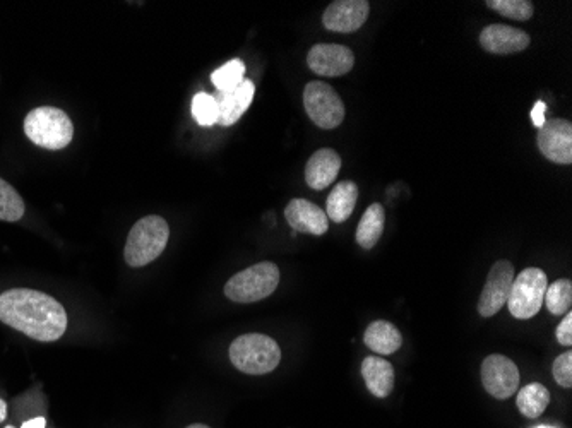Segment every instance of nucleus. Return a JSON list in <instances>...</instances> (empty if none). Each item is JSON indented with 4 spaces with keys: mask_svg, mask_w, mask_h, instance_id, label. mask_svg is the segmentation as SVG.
<instances>
[{
    "mask_svg": "<svg viewBox=\"0 0 572 428\" xmlns=\"http://www.w3.org/2000/svg\"><path fill=\"white\" fill-rule=\"evenodd\" d=\"M0 321L42 343L57 341L67 329L66 309L47 293L28 288L0 295Z\"/></svg>",
    "mask_w": 572,
    "mask_h": 428,
    "instance_id": "1",
    "label": "nucleus"
},
{
    "mask_svg": "<svg viewBox=\"0 0 572 428\" xmlns=\"http://www.w3.org/2000/svg\"><path fill=\"white\" fill-rule=\"evenodd\" d=\"M170 237L167 221L161 216H146L132 226L127 237L124 257L131 268H143L161 256Z\"/></svg>",
    "mask_w": 572,
    "mask_h": 428,
    "instance_id": "2",
    "label": "nucleus"
},
{
    "mask_svg": "<svg viewBox=\"0 0 572 428\" xmlns=\"http://www.w3.org/2000/svg\"><path fill=\"white\" fill-rule=\"evenodd\" d=\"M230 360L244 374L264 375L280 365L281 350L266 334H244L230 346Z\"/></svg>",
    "mask_w": 572,
    "mask_h": 428,
    "instance_id": "3",
    "label": "nucleus"
},
{
    "mask_svg": "<svg viewBox=\"0 0 572 428\" xmlns=\"http://www.w3.org/2000/svg\"><path fill=\"white\" fill-rule=\"evenodd\" d=\"M24 134L36 146L57 151V149L69 146L74 136V127L64 110L55 107H40L31 110L26 115Z\"/></svg>",
    "mask_w": 572,
    "mask_h": 428,
    "instance_id": "4",
    "label": "nucleus"
},
{
    "mask_svg": "<svg viewBox=\"0 0 572 428\" xmlns=\"http://www.w3.org/2000/svg\"><path fill=\"white\" fill-rule=\"evenodd\" d=\"M280 269L273 262H259L235 274L225 285V295L237 304H254L275 293Z\"/></svg>",
    "mask_w": 572,
    "mask_h": 428,
    "instance_id": "5",
    "label": "nucleus"
},
{
    "mask_svg": "<svg viewBox=\"0 0 572 428\" xmlns=\"http://www.w3.org/2000/svg\"><path fill=\"white\" fill-rule=\"evenodd\" d=\"M549 280L542 269L528 268L514 278L511 292L507 298V307L519 321H526L537 316L542 309L543 298L547 292Z\"/></svg>",
    "mask_w": 572,
    "mask_h": 428,
    "instance_id": "6",
    "label": "nucleus"
},
{
    "mask_svg": "<svg viewBox=\"0 0 572 428\" xmlns=\"http://www.w3.org/2000/svg\"><path fill=\"white\" fill-rule=\"evenodd\" d=\"M304 107L310 120L321 129H336L345 120V105L340 95L321 81L305 86Z\"/></svg>",
    "mask_w": 572,
    "mask_h": 428,
    "instance_id": "7",
    "label": "nucleus"
},
{
    "mask_svg": "<svg viewBox=\"0 0 572 428\" xmlns=\"http://www.w3.org/2000/svg\"><path fill=\"white\" fill-rule=\"evenodd\" d=\"M518 367L504 355H490L483 360L482 382L490 396L495 399H509L519 389Z\"/></svg>",
    "mask_w": 572,
    "mask_h": 428,
    "instance_id": "8",
    "label": "nucleus"
},
{
    "mask_svg": "<svg viewBox=\"0 0 572 428\" xmlns=\"http://www.w3.org/2000/svg\"><path fill=\"white\" fill-rule=\"evenodd\" d=\"M514 281V266L509 261L495 262L483 286L478 300V312L482 317H492L507 304Z\"/></svg>",
    "mask_w": 572,
    "mask_h": 428,
    "instance_id": "9",
    "label": "nucleus"
},
{
    "mask_svg": "<svg viewBox=\"0 0 572 428\" xmlns=\"http://www.w3.org/2000/svg\"><path fill=\"white\" fill-rule=\"evenodd\" d=\"M537 141L547 160L559 165L572 163V124L569 120H545L538 131Z\"/></svg>",
    "mask_w": 572,
    "mask_h": 428,
    "instance_id": "10",
    "label": "nucleus"
},
{
    "mask_svg": "<svg viewBox=\"0 0 572 428\" xmlns=\"http://www.w3.org/2000/svg\"><path fill=\"white\" fill-rule=\"evenodd\" d=\"M307 64L310 71L316 72L324 78H338L348 74L355 66V55L352 50L343 45L333 43H321L310 48L307 55Z\"/></svg>",
    "mask_w": 572,
    "mask_h": 428,
    "instance_id": "11",
    "label": "nucleus"
},
{
    "mask_svg": "<svg viewBox=\"0 0 572 428\" xmlns=\"http://www.w3.org/2000/svg\"><path fill=\"white\" fill-rule=\"evenodd\" d=\"M369 12L367 0H338L326 9L322 23L334 33H353L364 26Z\"/></svg>",
    "mask_w": 572,
    "mask_h": 428,
    "instance_id": "12",
    "label": "nucleus"
},
{
    "mask_svg": "<svg viewBox=\"0 0 572 428\" xmlns=\"http://www.w3.org/2000/svg\"><path fill=\"white\" fill-rule=\"evenodd\" d=\"M480 45L490 54H516L528 48L530 35L507 24H490L480 33Z\"/></svg>",
    "mask_w": 572,
    "mask_h": 428,
    "instance_id": "13",
    "label": "nucleus"
},
{
    "mask_svg": "<svg viewBox=\"0 0 572 428\" xmlns=\"http://www.w3.org/2000/svg\"><path fill=\"white\" fill-rule=\"evenodd\" d=\"M254 93H256V86L251 79H244L237 88H232V90L216 91V95L213 96L220 110L218 124L223 127L237 124L240 117L247 112V108L251 107Z\"/></svg>",
    "mask_w": 572,
    "mask_h": 428,
    "instance_id": "14",
    "label": "nucleus"
},
{
    "mask_svg": "<svg viewBox=\"0 0 572 428\" xmlns=\"http://www.w3.org/2000/svg\"><path fill=\"white\" fill-rule=\"evenodd\" d=\"M285 218L295 232L310 233L316 237L328 232L329 220L326 211H322L307 199L290 201L285 209Z\"/></svg>",
    "mask_w": 572,
    "mask_h": 428,
    "instance_id": "15",
    "label": "nucleus"
},
{
    "mask_svg": "<svg viewBox=\"0 0 572 428\" xmlns=\"http://www.w3.org/2000/svg\"><path fill=\"white\" fill-rule=\"evenodd\" d=\"M341 170V156L331 148L319 149L305 167V182L310 189L322 191L333 184Z\"/></svg>",
    "mask_w": 572,
    "mask_h": 428,
    "instance_id": "16",
    "label": "nucleus"
},
{
    "mask_svg": "<svg viewBox=\"0 0 572 428\" xmlns=\"http://www.w3.org/2000/svg\"><path fill=\"white\" fill-rule=\"evenodd\" d=\"M362 377L376 398H388L394 387V369L384 358L369 357L362 363Z\"/></svg>",
    "mask_w": 572,
    "mask_h": 428,
    "instance_id": "17",
    "label": "nucleus"
},
{
    "mask_svg": "<svg viewBox=\"0 0 572 428\" xmlns=\"http://www.w3.org/2000/svg\"><path fill=\"white\" fill-rule=\"evenodd\" d=\"M358 187L350 180L340 182L334 187L326 203V216L334 223H345L357 206Z\"/></svg>",
    "mask_w": 572,
    "mask_h": 428,
    "instance_id": "18",
    "label": "nucleus"
},
{
    "mask_svg": "<svg viewBox=\"0 0 572 428\" xmlns=\"http://www.w3.org/2000/svg\"><path fill=\"white\" fill-rule=\"evenodd\" d=\"M365 345L379 355H393L400 350L403 338L398 327L388 321L372 322L364 334Z\"/></svg>",
    "mask_w": 572,
    "mask_h": 428,
    "instance_id": "19",
    "label": "nucleus"
},
{
    "mask_svg": "<svg viewBox=\"0 0 572 428\" xmlns=\"http://www.w3.org/2000/svg\"><path fill=\"white\" fill-rule=\"evenodd\" d=\"M384 223H386L384 206L379 203L372 204L358 223L357 235H355L357 244L364 249H374L384 232Z\"/></svg>",
    "mask_w": 572,
    "mask_h": 428,
    "instance_id": "20",
    "label": "nucleus"
},
{
    "mask_svg": "<svg viewBox=\"0 0 572 428\" xmlns=\"http://www.w3.org/2000/svg\"><path fill=\"white\" fill-rule=\"evenodd\" d=\"M518 410L521 415L526 418H538L543 411L547 410L550 403V393L547 387L533 382L528 386L519 389L518 393Z\"/></svg>",
    "mask_w": 572,
    "mask_h": 428,
    "instance_id": "21",
    "label": "nucleus"
},
{
    "mask_svg": "<svg viewBox=\"0 0 572 428\" xmlns=\"http://www.w3.org/2000/svg\"><path fill=\"white\" fill-rule=\"evenodd\" d=\"M543 302L547 305L550 314L562 316L571 312L572 305V283L571 280H557L552 285L547 286Z\"/></svg>",
    "mask_w": 572,
    "mask_h": 428,
    "instance_id": "22",
    "label": "nucleus"
},
{
    "mask_svg": "<svg viewBox=\"0 0 572 428\" xmlns=\"http://www.w3.org/2000/svg\"><path fill=\"white\" fill-rule=\"evenodd\" d=\"M23 216V197L19 196L18 191L11 184H7L6 180L0 179V220L14 223Z\"/></svg>",
    "mask_w": 572,
    "mask_h": 428,
    "instance_id": "23",
    "label": "nucleus"
},
{
    "mask_svg": "<svg viewBox=\"0 0 572 428\" xmlns=\"http://www.w3.org/2000/svg\"><path fill=\"white\" fill-rule=\"evenodd\" d=\"M245 66L239 59L230 60L225 66L216 69L211 74V81L215 84L216 91H227L237 88L244 81Z\"/></svg>",
    "mask_w": 572,
    "mask_h": 428,
    "instance_id": "24",
    "label": "nucleus"
},
{
    "mask_svg": "<svg viewBox=\"0 0 572 428\" xmlns=\"http://www.w3.org/2000/svg\"><path fill=\"white\" fill-rule=\"evenodd\" d=\"M192 117L196 119L197 124L203 127H211V125L218 124V103H216L215 96L209 95L206 91L197 93L192 98Z\"/></svg>",
    "mask_w": 572,
    "mask_h": 428,
    "instance_id": "25",
    "label": "nucleus"
},
{
    "mask_svg": "<svg viewBox=\"0 0 572 428\" xmlns=\"http://www.w3.org/2000/svg\"><path fill=\"white\" fill-rule=\"evenodd\" d=\"M487 6L502 16L516 21H528L533 16V4L528 0H489Z\"/></svg>",
    "mask_w": 572,
    "mask_h": 428,
    "instance_id": "26",
    "label": "nucleus"
},
{
    "mask_svg": "<svg viewBox=\"0 0 572 428\" xmlns=\"http://www.w3.org/2000/svg\"><path fill=\"white\" fill-rule=\"evenodd\" d=\"M554 379L559 386L571 389L572 387V353L566 351L554 362Z\"/></svg>",
    "mask_w": 572,
    "mask_h": 428,
    "instance_id": "27",
    "label": "nucleus"
},
{
    "mask_svg": "<svg viewBox=\"0 0 572 428\" xmlns=\"http://www.w3.org/2000/svg\"><path fill=\"white\" fill-rule=\"evenodd\" d=\"M557 341L561 343L562 346L572 345V314L567 312L564 321L557 327Z\"/></svg>",
    "mask_w": 572,
    "mask_h": 428,
    "instance_id": "28",
    "label": "nucleus"
},
{
    "mask_svg": "<svg viewBox=\"0 0 572 428\" xmlns=\"http://www.w3.org/2000/svg\"><path fill=\"white\" fill-rule=\"evenodd\" d=\"M545 113H547V103H535V107L531 110V122H533V125L538 127V129H540V127L545 124V120H547L545 119Z\"/></svg>",
    "mask_w": 572,
    "mask_h": 428,
    "instance_id": "29",
    "label": "nucleus"
},
{
    "mask_svg": "<svg viewBox=\"0 0 572 428\" xmlns=\"http://www.w3.org/2000/svg\"><path fill=\"white\" fill-rule=\"evenodd\" d=\"M21 428H45V418H35V420H30V422L24 423Z\"/></svg>",
    "mask_w": 572,
    "mask_h": 428,
    "instance_id": "30",
    "label": "nucleus"
},
{
    "mask_svg": "<svg viewBox=\"0 0 572 428\" xmlns=\"http://www.w3.org/2000/svg\"><path fill=\"white\" fill-rule=\"evenodd\" d=\"M7 417V405L0 399V423L4 422Z\"/></svg>",
    "mask_w": 572,
    "mask_h": 428,
    "instance_id": "31",
    "label": "nucleus"
},
{
    "mask_svg": "<svg viewBox=\"0 0 572 428\" xmlns=\"http://www.w3.org/2000/svg\"><path fill=\"white\" fill-rule=\"evenodd\" d=\"M187 428H209V427H206V425H201V423H196V425H191V427Z\"/></svg>",
    "mask_w": 572,
    "mask_h": 428,
    "instance_id": "32",
    "label": "nucleus"
},
{
    "mask_svg": "<svg viewBox=\"0 0 572 428\" xmlns=\"http://www.w3.org/2000/svg\"><path fill=\"white\" fill-rule=\"evenodd\" d=\"M535 428H555V427H549V425H538V427Z\"/></svg>",
    "mask_w": 572,
    "mask_h": 428,
    "instance_id": "33",
    "label": "nucleus"
},
{
    "mask_svg": "<svg viewBox=\"0 0 572 428\" xmlns=\"http://www.w3.org/2000/svg\"><path fill=\"white\" fill-rule=\"evenodd\" d=\"M6 428H14V427H6Z\"/></svg>",
    "mask_w": 572,
    "mask_h": 428,
    "instance_id": "34",
    "label": "nucleus"
}]
</instances>
